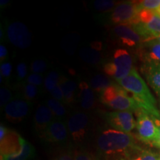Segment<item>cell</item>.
Returning <instances> with one entry per match:
<instances>
[{
	"label": "cell",
	"mask_w": 160,
	"mask_h": 160,
	"mask_svg": "<svg viewBox=\"0 0 160 160\" xmlns=\"http://www.w3.org/2000/svg\"><path fill=\"white\" fill-rule=\"evenodd\" d=\"M119 85L126 91L131 93L140 108L147 112L151 117L160 118V113L157 108V102L151 91L134 68L124 79L118 82Z\"/></svg>",
	"instance_id": "cell-1"
},
{
	"label": "cell",
	"mask_w": 160,
	"mask_h": 160,
	"mask_svg": "<svg viewBox=\"0 0 160 160\" xmlns=\"http://www.w3.org/2000/svg\"><path fill=\"white\" fill-rule=\"evenodd\" d=\"M97 145L105 154L122 155L127 158L140 149L136 145L134 138L131 133L115 129H108L102 132L98 137Z\"/></svg>",
	"instance_id": "cell-2"
},
{
	"label": "cell",
	"mask_w": 160,
	"mask_h": 160,
	"mask_svg": "<svg viewBox=\"0 0 160 160\" xmlns=\"http://www.w3.org/2000/svg\"><path fill=\"white\" fill-rule=\"evenodd\" d=\"M100 101L117 111L136 112L140 109L133 98L120 85L112 84L100 93Z\"/></svg>",
	"instance_id": "cell-3"
},
{
	"label": "cell",
	"mask_w": 160,
	"mask_h": 160,
	"mask_svg": "<svg viewBox=\"0 0 160 160\" xmlns=\"http://www.w3.org/2000/svg\"><path fill=\"white\" fill-rule=\"evenodd\" d=\"M139 12L137 2H126L120 3L113 9L111 14V21L113 24L133 25L139 22Z\"/></svg>",
	"instance_id": "cell-4"
},
{
	"label": "cell",
	"mask_w": 160,
	"mask_h": 160,
	"mask_svg": "<svg viewBox=\"0 0 160 160\" xmlns=\"http://www.w3.org/2000/svg\"><path fill=\"white\" fill-rule=\"evenodd\" d=\"M135 113L137 117L136 128L140 139L153 145L157 137V129L152 117L141 108Z\"/></svg>",
	"instance_id": "cell-5"
},
{
	"label": "cell",
	"mask_w": 160,
	"mask_h": 160,
	"mask_svg": "<svg viewBox=\"0 0 160 160\" xmlns=\"http://www.w3.org/2000/svg\"><path fill=\"white\" fill-rule=\"evenodd\" d=\"M105 119L111 127L127 133L135 128L137 122L131 111L110 112L105 114Z\"/></svg>",
	"instance_id": "cell-6"
},
{
	"label": "cell",
	"mask_w": 160,
	"mask_h": 160,
	"mask_svg": "<svg viewBox=\"0 0 160 160\" xmlns=\"http://www.w3.org/2000/svg\"><path fill=\"white\" fill-rule=\"evenodd\" d=\"M8 37L11 42L19 48H27L31 45V33L27 26L20 22H14L8 28Z\"/></svg>",
	"instance_id": "cell-7"
},
{
	"label": "cell",
	"mask_w": 160,
	"mask_h": 160,
	"mask_svg": "<svg viewBox=\"0 0 160 160\" xmlns=\"http://www.w3.org/2000/svg\"><path fill=\"white\" fill-rule=\"evenodd\" d=\"M113 62L117 68L114 79L119 82L131 73L133 68V58L125 49H117L113 53Z\"/></svg>",
	"instance_id": "cell-8"
},
{
	"label": "cell",
	"mask_w": 160,
	"mask_h": 160,
	"mask_svg": "<svg viewBox=\"0 0 160 160\" xmlns=\"http://www.w3.org/2000/svg\"><path fill=\"white\" fill-rule=\"evenodd\" d=\"M24 141L25 139L15 131L8 130L5 137L0 139L1 157L5 158L18 154L22 148Z\"/></svg>",
	"instance_id": "cell-9"
},
{
	"label": "cell",
	"mask_w": 160,
	"mask_h": 160,
	"mask_svg": "<svg viewBox=\"0 0 160 160\" xmlns=\"http://www.w3.org/2000/svg\"><path fill=\"white\" fill-rule=\"evenodd\" d=\"M88 125V117L83 112H77L69 118L68 131L76 142L82 141Z\"/></svg>",
	"instance_id": "cell-10"
},
{
	"label": "cell",
	"mask_w": 160,
	"mask_h": 160,
	"mask_svg": "<svg viewBox=\"0 0 160 160\" xmlns=\"http://www.w3.org/2000/svg\"><path fill=\"white\" fill-rule=\"evenodd\" d=\"M29 109V103L26 100H11L5 107V117L11 122H19L28 115Z\"/></svg>",
	"instance_id": "cell-11"
},
{
	"label": "cell",
	"mask_w": 160,
	"mask_h": 160,
	"mask_svg": "<svg viewBox=\"0 0 160 160\" xmlns=\"http://www.w3.org/2000/svg\"><path fill=\"white\" fill-rule=\"evenodd\" d=\"M68 130L65 124L59 119H53L43 132V138L51 142H63L68 138Z\"/></svg>",
	"instance_id": "cell-12"
},
{
	"label": "cell",
	"mask_w": 160,
	"mask_h": 160,
	"mask_svg": "<svg viewBox=\"0 0 160 160\" xmlns=\"http://www.w3.org/2000/svg\"><path fill=\"white\" fill-rule=\"evenodd\" d=\"M113 33L121 40L123 45L135 46L142 42L143 38L140 36L131 25H119L113 28Z\"/></svg>",
	"instance_id": "cell-13"
},
{
	"label": "cell",
	"mask_w": 160,
	"mask_h": 160,
	"mask_svg": "<svg viewBox=\"0 0 160 160\" xmlns=\"http://www.w3.org/2000/svg\"><path fill=\"white\" fill-rule=\"evenodd\" d=\"M53 121V114L46 105H39L37 108L34 115L35 128L43 133L47 128Z\"/></svg>",
	"instance_id": "cell-14"
},
{
	"label": "cell",
	"mask_w": 160,
	"mask_h": 160,
	"mask_svg": "<svg viewBox=\"0 0 160 160\" xmlns=\"http://www.w3.org/2000/svg\"><path fill=\"white\" fill-rule=\"evenodd\" d=\"M80 104L83 109L91 110L95 105L94 91L92 90L90 85L85 81H82L79 85Z\"/></svg>",
	"instance_id": "cell-15"
},
{
	"label": "cell",
	"mask_w": 160,
	"mask_h": 160,
	"mask_svg": "<svg viewBox=\"0 0 160 160\" xmlns=\"http://www.w3.org/2000/svg\"><path fill=\"white\" fill-rule=\"evenodd\" d=\"M145 73L149 85L160 97V63H148Z\"/></svg>",
	"instance_id": "cell-16"
},
{
	"label": "cell",
	"mask_w": 160,
	"mask_h": 160,
	"mask_svg": "<svg viewBox=\"0 0 160 160\" xmlns=\"http://www.w3.org/2000/svg\"><path fill=\"white\" fill-rule=\"evenodd\" d=\"M145 51L148 63H160V42L157 39L145 41Z\"/></svg>",
	"instance_id": "cell-17"
},
{
	"label": "cell",
	"mask_w": 160,
	"mask_h": 160,
	"mask_svg": "<svg viewBox=\"0 0 160 160\" xmlns=\"http://www.w3.org/2000/svg\"><path fill=\"white\" fill-rule=\"evenodd\" d=\"M59 85L62 89L64 102L71 105L74 101V94L77 90V84L73 80L68 79L65 77L60 78Z\"/></svg>",
	"instance_id": "cell-18"
},
{
	"label": "cell",
	"mask_w": 160,
	"mask_h": 160,
	"mask_svg": "<svg viewBox=\"0 0 160 160\" xmlns=\"http://www.w3.org/2000/svg\"><path fill=\"white\" fill-rule=\"evenodd\" d=\"M112 83L106 76L97 74L92 78L90 82V87L94 92L101 93L104 90L111 85Z\"/></svg>",
	"instance_id": "cell-19"
},
{
	"label": "cell",
	"mask_w": 160,
	"mask_h": 160,
	"mask_svg": "<svg viewBox=\"0 0 160 160\" xmlns=\"http://www.w3.org/2000/svg\"><path fill=\"white\" fill-rule=\"evenodd\" d=\"M34 154V149L27 141H24L22 148L18 154L3 158L5 160H28Z\"/></svg>",
	"instance_id": "cell-20"
},
{
	"label": "cell",
	"mask_w": 160,
	"mask_h": 160,
	"mask_svg": "<svg viewBox=\"0 0 160 160\" xmlns=\"http://www.w3.org/2000/svg\"><path fill=\"white\" fill-rule=\"evenodd\" d=\"M79 55L83 61L90 64L98 63L101 59V56L99 52L94 49L88 48L82 49L79 52Z\"/></svg>",
	"instance_id": "cell-21"
},
{
	"label": "cell",
	"mask_w": 160,
	"mask_h": 160,
	"mask_svg": "<svg viewBox=\"0 0 160 160\" xmlns=\"http://www.w3.org/2000/svg\"><path fill=\"white\" fill-rule=\"evenodd\" d=\"M47 106L51 110L53 117L60 119L66 115V109L61 102L54 99H50L47 101Z\"/></svg>",
	"instance_id": "cell-22"
},
{
	"label": "cell",
	"mask_w": 160,
	"mask_h": 160,
	"mask_svg": "<svg viewBox=\"0 0 160 160\" xmlns=\"http://www.w3.org/2000/svg\"><path fill=\"white\" fill-rule=\"evenodd\" d=\"M128 160H160V156L147 151L138 150L128 157Z\"/></svg>",
	"instance_id": "cell-23"
},
{
	"label": "cell",
	"mask_w": 160,
	"mask_h": 160,
	"mask_svg": "<svg viewBox=\"0 0 160 160\" xmlns=\"http://www.w3.org/2000/svg\"><path fill=\"white\" fill-rule=\"evenodd\" d=\"M59 81L60 78L57 72H50L47 75V77H45V82H44V85H45V89L49 91H52L57 85H59Z\"/></svg>",
	"instance_id": "cell-24"
},
{
	"label": "cell",
	"mask_w": 160,
	"mask_h": 160,
	"mask_svg": "<svg viewBox=\"0 0 160 160\" xmlns=\"http://www.w3.org/2000/svg\"><path fill=\"white\" fill-rule=\"evenodd\" d=\"M23 99L26 101H33L39 94V89L37 86L26 83L23 87Z\"/></svg>",
	"instance_id": "cell-25"
},
{
	"label": "cell",
	"mask_w": 160,
	"mask_h": 160,
	"mask_svg": "<svg viewBox=\"0 0 160 160\" xmlns=\"http://www.w3.org/2000/svg\"><path fill=\"white\" fill-rule=\"evenodd\" d=\"M159 7L160 0H144L137 2V8L139 11L142 10L157 11Z\"/></svg>",
	"instance_id": "cell-26"
},
{
	"label": "cell",
	"mask_w": 160,
	"mask_h": 160,
	"mask_svg": "<svg viewBox=\"0 0 160 160\" xmlns=\"http://www.w3.org/2000/svg\"><path fill=\"white\" fill-rule=\"evenodd\" d=\"M116 2L113 0H97L93 3V7L97 11H107L114 7Z\"/></svg>",
	"instance_id": "cell-27"
},
{
	"label": "cell",
	"mask_w": 160,
	"mask_h": 160,
	"mask_svg": "<svg viewBox=\"0 0 160 160\" xmlns=\"http://www.w3.org/2000/svg\"><path fill=\"white\" fill-rule=\"evenodd\" d=\"M47 64L45 61L41 59H37L33 61L31 65V70L33 73L41 74L47 70Z\"/></svg>",
	"instance_id": "cell-28"
},
{
	"label": "cell",
	"mask_w": 160,
	"mask_h": 160,
	"mask_svg": "<svg viewBox=\"0 0 160 160\" xmlns=\"http://www.w3.org/2000/svg\"><path fill=\"white\" fill-rule=\"evenodd\" d=\"M11 98L12 94L9 89L5 87L1 88V90H0V104H1V107L7 105L11 101Z\"/></svg>",
	"instance_id": "cell-29"
},
{
	"label": "cell",
	"mask_w": 160,
	"mask_h": 160,
	"mask_svg": "<svg viewBox=\"0 0 160 160\" xmlns=\"http://www.w3.org/2000/svg\"><path fill=\"white\" fill-rule=\"evenodd\" d=\"M27 83L31 84V85L38 86H41L43 83V77L41 74H37V73H31L26 79Z\"/></svg>",
	"instance_id": "cell-30"
},
{
	"label": "cell",
	"mask_w": 160,
	"mask_h": 160,
	"mask_svg": "<svg viewBox=\"0 0 160 160\" xmlns=\"http://www.w3.org/2000/svg\"><path fill=\"white\" fill-rule=\"evenodd\" d=\"M17 77L19 80H22L26 77L28 74V68L25 62H20L17 66Z\"/></svg>",
	"instance_id": "cell-31"
},
{
	"label": "cell",
	"mask_w": 160,
	"mask_h": 160,
	"mask_svg": "<svg viewBox=\"0 0 160 160\" xmlns=\"http://www.w3.org/2000/svg\"><path fill=\"white\" fill-rule=\"evenodd\" d=\"M0 71H1V78H9L12 72V65L10 62H3L0 66Z\"/></svg>",
	"instance_id": "cell-32"
},
{
	"label": "cell",
	"mask_w": 160,
	"mask_h": 160,
	"mask_svg": "<svg viewBox=\"0 0 160 160\" xmlns=\"http://www.w3.org/2000/svg\"><path fill=\"white\" fill-rule=\"evenodd\" d=\"M50 93H51V95L52 96V97H53V99H57L59 102L64 101L63 91L59 84V85H57V87L54 88L52 91H50Z\"/></svg>",
	"instance_id": "cell-33"
},
{
	"label": "cell",
	"mask_w": 160,
	"mask_h": 160,
	"mask_svg": "<svg viewBox=\"0 0 160 160\" xmlns=\"http://www.w3.org/2000/svg\"><path fill=\"white\" fill-rule=\"evenodd\" d=\"M104 71L107 75L111 76L114 78L116 75V72H117V68L114 63L113 62H107L104 65Z\"/></svg>",
	"instance_id": "cell-34"
},
{
	"label": "cell",
	"mask_w": 160,
	"mask_h": 160,
	"mask_svg": "<svg viewBox=\"0 0 160 160\" xmlns=\"http://www.w3.org/2000/svg\"><path fill=\"white\" fill-rule=\"evenodd\" d=\"M152 119H153V122H154L155 125L157 129V137L154 144H153V145L157 146V148H160V118L152 117Z\"/></svg>",
	"instance_id": "cell-35"
},
{
	"label": "cell",
	"mask_w": 160,
	"mask_h": 160,
	"mask_svg": "<svg viewBox=\"0 0 160 160\" xmlns=\"http://www.w3.org/2000/svg\"><path fill=\"white\" fill-rule=\"evenodd\" d=\"M8 56V50L6 48L5 45H0V59H1V62H2L3 60L7 57Z\"/></svg>",
	"instance_id": "cell-36"
},
{
	"label": "cell",
	"mask_w": 160,
	"mask_h": 160,
	"mask_svg": "<svg viewBox=\"0 0 160 160\" xmlns=\"http://www.w3.org/2000/svg\"><path fill=\"white\" fill-rule=\"evenodd\" d=\"M74 160H92L91 158L88 157L87 155L85 154H79L75 158Z\"/></svg>",
	"instance_id": "cell-37"
},
{
	"label": "cell",
	"mask_w": 160,
	"mask_h": 160,
	"mask_svg": "<svg viewBox=\"0 0 160 160\" xmlns=\"http://www.w3.org/2000/svg\"><path fill=\"white\" fill-rule=\"evenodd\" d=\"M56 160H72V157L71 155L69 154H63L61 157L57 158Z\"/></svg>",
	"instance_id": "cell-38"
},
{
	"label": "cell",
	"mask_w": 160,
	"mask_h": 160,
	"mask_svg": "<svg viewBox=\"0 0 160 160\" xmlns=\"http://www.w3.org/2000/svg\"><path fill=\"white\" fill-rule=\"evenodd\" d=\"M0 2H1V4H0L1 6H4L5 5H8V4H9V1H8V0H1Z\"/></svg>",
	"instance_id": "cell-39"
},
{
	"label": "cell",
	"mask_w": 160,
	"mask_h": 160,
	"mask_svg": "<svg viewBox=\"0 0 160 160\" xmlns=\"http://www.w3.org/2000/svg\"><path fill=\"white\" fill-rule=\"evenodd\" d=\"M156 11V13H157L158 15L160 16V7L157 10V11Z\"/></svg>",
	"instance_id": "cell-40"
},
{
	"label": "cell",
	"mask_w": 160,
	"mask_h": 160,
	"mask_svg": "<svg viewBox=\"0 0 160 160\" xmlns=\"http://www.w3.org/2000/svg\"><path fill=\"white\" fill-rule=\"evenodd\" d=\"M156 39H157L158 40V41H159V42H160V34L158 35V37H157V38H156Z\"/></svg>",
	"instance_id": "cell-41"
},
{
	"label": "cell",
	"mask_w": 160,
	"mask_h": 160,
	"mask_svg": "<svg viewBox=\"0 0 160 160\" xmlns=\"http://www.w3.org/2000/svg\"><path fill=\"white\" fill-rule=\"evenodd\" d=\"M1 160H5V159H3V158H2V157H1Z\"/></svg>",
	"instance_id": "cell-42"
}]
</instances>
